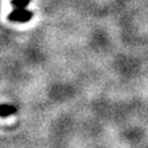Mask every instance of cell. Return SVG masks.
I'll use <instances>...</instances> for the list:
<instances>
[{
    "label": "cell",
    "mask_w": 148,
    "mask_h": 148,
    "mask_svg": "<svg viewBox=\"0 0 148 148\" xmlns=\"http://www.w3.org/2000/svg\"><path fill=\"white\" fill-rule=\"evenodd\" d=\"M32 17V12L26 11L24 9H16L12 14L9 15V20L12 21H27Z\"/></svg>",
    "instance_id": "cell-1"
},
{
    "label": "cell",
    "mask_w": 148,
    "mask_h": 148,
    "mask_svg": "<svg viewBox=\"0 0 148 148\" xmlns=\"http://www.w3.org/2000/svg\"><path fill=\"white\" fill-rule=\"evenodd\" d=\"M16 112V109L14 106H9V105H3L1 106V116L6 117L8 115H12Z\"/></svg>",
    "instance_id": "cell-2"
},
{
    "label": "cell",
    "mask_w": 148,
    "mask_h": 148,
    "mask_svg": "<svg viewBox=\"0 0 148 148\" xmlns=\"http://www.w3.org/2000/svg\"><path fill=\"white\" fill-rule=\"evenodd\" d=\"M11 4L17 6V9H22L24 6H26L27 4H29V0H12Z\"/></svg>",
    "instance_id": "cell-3"
}]
</instances>
